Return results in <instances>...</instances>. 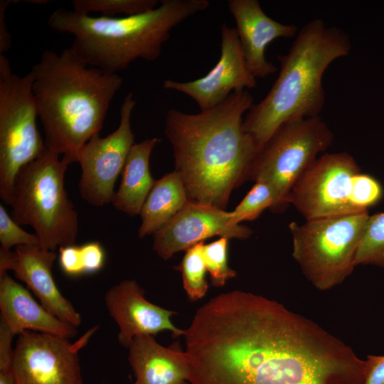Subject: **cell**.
<instances>
[{
	"instance_id": "cell-2",
	"label": "cell",
	"mask_w": 384,
	"mask_h": 384,
	"mask_svg": "<svg viewBox=\"0 0 384 384\" xmlns=\"http://www.w3.org/2000/svg\"><path fill=\"white\" fill-rule=\"evenodd\" d=\"M252 105L243 90L198 114L167 111L164 132L189 201L225 209L232 191L247 180L257 146L243 129L242 115Z\"/></svg>"
},
{
	"instance_id": "cell-25",
	"label": "cell",
	"mask_w": 384,
	"mask_h": 384,
	"mask_svg": "<svg viewBox=\"0 0 384 384\" xmlns=\"http://www.w3.org/2000/svg\"><path fill=\"white\" fill-rule=\"evenodd\" d=\"M356 265L384 267V212L369 215L358 247Z\"/></svg>"
},
{
	"instance_id": "cell-26",
	"label": "cell",
	"mask_w": 384,
	"mask_h": 384,
	"mask_svg": "<svg viewBox=\"0 0 384 384\" xmlns=\"http://www.w3.org/2000/svg\"><path fill=\"white\" fill-rule=\"evenodd\" d=\"M274 202L272 188L264 181H255L242 201L230 212L231 221L234 225H239L244 220H252L265 209L272 210Z\"/></svg>"
},
{
	"instance_id": "cell-14",
	"label": "cell",
	"mask_w": 384,
	"mask_h": 384,
	"mask_svg": "<svg viewBox=\"0 0 384 384\" xmlns=\"http://www.w3.org/2000/svg\"><path fill=\"white\" fill-rule=\"evenodd\" d=\"M251 234L249 228L233 224L230 212L188 201L169 223L154 234L153 250L161 258L168 260L176 252L215 235L245 239Z\"/></svg>"
},
{
	"instance_id": "cell-17",
	"label": "cell",
	"mask_w": 384,
	"mask_h": 384,
	"mask_svg": "<svg viewBox=\"0 0 384 384\" xmlns=\"http://www.w3.org/2000/svg\"><path fill=\"white\" fill-rule=\"evenodd\" d=\"M11 267L17 279L24 282L41 304L60 320L78 326L82 318L73 304L60 293L52 274L57 257L54 251L39 245H19Z\"/></svg>"
},
{
	"instance_id": "cell-4",
	"label": "cell",
	"mask_w": 384,
	"mask_h": 384,
	"mask_svg": "<svg viewBox=\"0 0 384 384\" xmlns=\"http://www.w3.org/2000/svg\"><path fill=\"white\" fill-rule=\"evenodd\" d=\"M351 49L349 36L321 18L302 27L289 51L276 56L280 70L271 89L243 119V129L252 137L257 151L283 122L319 116L325 104L323 75Z\"/></svg>"
},
{
	"instance_id": "cell-24",
	"label": "cell",
	"mask_w": 384,
	"mask_h": 384,
	"mask_svg": "<svg viewBox=\"0 0 384 384\" xmlns=\"http://www.w3.org/2000/svg\"><path fill=\"white\" fill-rule=\"evenodd\" d=\"M73 11L83 15L100 13V16L116 18L130 16L155 9L156 0H74Z\"/></svg>"
},
{
	"instance_id": "cell-7",
	"label": "cell",
	"mask_w": 384,
	"mask_h": 384,
	"mask_svg": "<svg viewBox=\"0 0 384 384\" xmlns=\"http://www.w3.org/2000/svg\"><path fill=\"white\" fill-rule=\"evenodd\" d=\"M333 139L332 131L320 116L289 119L257 151L247 180L267 183L275 198L271 210L281 213L289 204L294 185Z\"/></svg>"
},
{
	"instance_id": "cell-27",
	"label": "cell",
	"mask_w": 384,
	"mask_h": 384,
	"mask_svg": "<svg viewBox=\"0 0 384 384\" xmlns=\"http://www.w3.org/2000/svg\"><path fill=\"white\" fill-rule=\"evenodd\" d=\"M229 238L219 239L204 245L203 257L211 283L215 287H223L226 282L236 276V272L228 265V245Z\"/></svg>"
},
{
	"instance_id": "cell-30",
	"label": "cell",
	"mask_w": 384,
	"mask_h": 384,
	"mask_svg": "<svg viewBox=\"0 0 384 384\" xmlns=\"http://www.w3.org/2000/svg\"><path fill=\"white\" fill-rule=\"evenodd\" d=\"M366 361L367 371L363 384H384V356L369 355Z\"/></svg>"
},
{
	"instance_id": "cell-3",
	"label": "cell",
	"mask_w": 384,
	"mask_h": 384,
	"mask_svg": "<svg viewBox=\"0 0 384 384\" xmlns=\"http://www.w3.org/2000/svg\"><path fill=\"white\" fill-rule=\"evenodd\" d=\"M45 144L69 164L102 128L110 104L123 84L118 74L88 66L71 48L45 50L30 71Z\"/></svg>"
},
{
	"instance_id": "cell-13",
	"label": "cell",
	"mask_w": 384,
	"mask_h": 384,
	"mask_svg": "<svg viewBox=\"0 0 384 384\" xmlns=\"http://www.w3.org/2000/svg\"><path fill=\"white\" fill-rule=\"evenodd\" d=\"M220 33V58L205 76L188 82L168 79L163 83L164 89L180 92L191 97L201 111L215 107L234 91L256 87V78L247 66L235 28L223 23Z\"/></svg>"
},
{
	"instance_id": "cell-31",
	"label": "cell",
	"mask_w": 384,
	"mask_h": 384,
	"mask_svg": "<svg viewBox=\"0 0 384 384\" xmlns=\"http://www.w3.org/2000/svg\"><path fill=\"white\" fill-rule=\"evenodd\" d=\"M11 1H0V55H3L11 47V37L5 21V11Z\"/></svg>"
},
{
	"instance_id": "cell-34",
	"label": "cell",
	"mask_w": 384,
	"mask_h": 384,
	"mask_svg": "<svg viewBox=\"0 0 384 384\" xmlns=\"http://www.w3.org/2000/svg\"><path fill=\"white\" fill-rule=\"evenodd\" d=\"M134 384H135V383H134Z\"/></svg>"
},
{
	"instance_id": "cell-22",
	"label": "cell",
	"mask_w": 384,
	"mask_h": 384,
	"mask_svg": "<svg viewBox=\"0 0 384 384\" xmlns=\"http://www.w3.org/2000/svg\"><path fill=\"white\" fill-rule=\"evenodd\" d=\"M59 265L70 277L95 273L105 262V252L99 242H88L78 246L70 245L59 247Z\"/></svg>"
},
{
	"instance_id": "cell-5",
	"label": "cell",
	"mask_w": 384,
	"mask_h": 384,
	"mask_svg": "<svg viewBox=\"0 0 384 384\" xmlns=\"http://www.w3.org/2000/svg\"><path fill=\"white\" fill-rule=\"evenodd\" d=\"M209 6L208 0H163L149 11L116 18L60 8L50 15L48 25L74 37L71 48L88 66L117 74L137 59L156 60L172 29Z\"/></svg>"
},
{
	"instance_id": "cell-18",
	"label": "cell",
	"mask_w": 384,
	"mask_h": 384,
	"mask_svg": "<svg viewBox=\"0 0 384 384\" xmlns=\"http://www.w3.org/2000/svg\"><path fill=\"white\" fill-rule=\"evenodd\" d=\"M0 310L1 321L14 335L32 331L71 338L78 334L77 327L50 313L7 273L0 276Z\"/></svg>"
},
{
	"instance_id": "cell-19",
	"label": "cell",
	"mask_w": 384,
	"mask_h": 384,
	"mask_svg": "<svg viewBox=\"0 0 384 384\" xmlns=\"http://www.w3.org/2000/svg\"><path fill=\"white\" fill-rule=\"evenodd\" d=\"M128 348L135 384H189L186 353L177 343L164 347L153 336L139 335Z\"/></svg>"
},
{
	"instance_id": "cell-11",
	"label": "cell",
	"mask_w": 384,
	"mask_h": 384,
	"mask_svg": "<svg viewBox=\"0 0 384 384\" xmlns=\"http://www.w3.org/2000/svg\"><path fill=\"white\" fill-rule=\"evenodd\" d=\"M97 327L77 341L50 334L25 331L13 349L11 370L16 384H83L78 351Z\"/></svg>"
},
{
	"instance_id": "cell-23",
	"label": "cell",
	"mask_w": 384,
	"mask_h": 384,
	"mask_svg": "<svg viewBox=\"0 0 384 384\" xmlns=\"http://www.w3.org/2000/svg\"><path fill=\"white\" fill-rule=\"evenodd\" d=\"M204 245L203 241L187 249L180 264L175 267L181 272L183 288L191 302L203 297L208 289L203 257Z\"/></svg>"
},
{
	"instance_id": "cell-12",
	"label": "cell",
	"mask_w": 384,
	"mask_h": 384,
	"mask_svg": "<svg viewBox=\"0 0 384 384\" xmlns=\"http://www.w3.org/2000/svg\"><path fill=\"white\" fill-rule=\"evenodd\" d=\"M136 105L134 95L124 97L118 127L105 137L94 135L80 149L79 191L89 204L102 206L111 203L118 176L122 172L129 153L135 144L131 117Z\"/></svg>"
},
{
	"instance_id": "cell-21",
	"label": "cell",
	"mask_w": 384,
	"mask_h": 384,
	"mask_svg": "<svg viewBox=\"0 0 384 384\" xmlns=\"http://www.w3.org/2000/svg\"><path fill=\"white\" fill-rule=\"evenodd\" d=\"M184 182L175 170L156 180L140 211L139 237L144 238L169 223L188 203Z\"/></svg>"
},
{
	"instance_id": "cell-1",
	"label": "cell",
	"mask_w": 384,
	"mask_h": 384,
	"mask_svg": "<svg viewBox=\"0 0 384 384\" xmlns=\"http://www.w3.org/2000/svg\"><path fill=\"white\" fill-rule=\"evenodd\" d=\"M183 336L190 384H363L366 375L343 341L251 292L210 299Z\"/></svg>"
},
{
	"instance_id": "cell-20",
	"label": "cell",
	"mask_w": 384,
	"mask_h": 384,
	"mask_svg": "<svg viewBox=\"0 0 384 384\" xmlns=\"http://www.w3.org/2000/svg\"><path fill=\"white\" fill-rule=\"evenodd\" d=\"M160 142L156 137L135 143L132 147L122 172V179L111 203L129 215L140 213L142 206L156 180L149 171L150 155Z\"/></svg>"
},
{
	"instance_id": "cell-32",
	"label": "cell",
	"mask_w": 384,
	"mask_h": 384,
	"mask_svg": "<svg viewBox=\"0 0 384 384\" xmlns=\"http://www.w3.org/2000/svg\"><path fill=\"white\" fill-rule=\"evenodd\" d=\"M16 251L0 248V276L11 270L16 258Z\"/></svg>"
},
{
	"instance_id": "cell-15",
	"label": "cell",
	"mask_w": 384,
	"mask_h": 384,
	"mask_svg": "<svg viewBox=\"0 0 384 384\" xmlns=\"http://www.w3.org/2000/svg\"><path fill=\"white\" fill-rule=\"evenodd\" d=\"M105 303L119 326L118 341L124 347L139 335L154 336L164 331H171L174 337L184 334V330L171 321L176 313L149 302L136 280L126 279L112 286L105 294Z\"/></svg>"
},
{
	"instance_id": "cell-33",
	"label": "cell",
	"mask_w": 384,
	"mask_h": 384,
	"mask_svg": "<svg viewBox=\"0 0 384 384\" xmlns=\"http://www.w3.org/2000/svg\"><path fill=\"white\" fill-rule=\"evenodd\" d=\"M0 384H16L11 368L0 370Z\"/></svg>"
},
{
	"instance_id": "cell-6",
	"label": "cell",
	"mask_w": 384,
	"mask_h": 384,
	"mask_svg": "<svg viewBox=\"0 0 384 384\" xmlns=\"http://www.w3.org/2000/svg\"><path fill=\"white\" fill-rule=\"evenodd\" d=\"M68 165L47 149L21 169L14 188L11 218L32 227L41 245L50 251L75 245L78 236V213L64 186Z\"/></svg>"
},
{
	"instance_id": "cell-28",
	"label": "cell",
	"mask_w": 384,
	"mask_h": 384,
	"mask_svg": "<svg viewBox=\"0 0 384 384\" xmlns=\"http://www.w3.org/2000/svg\"><path fill=\"white\" fill-rule=\"evenodd\" d=\"M0 243L1 247L8 250L14 246L41 245L38 237L23 230L8 214L2 204H0Z\"/></svg>"
},
{
	"instance_id": "cell-16",
	"label": "cell",
	"mask_w": 384,
	"mask_h": 384,
	"mask_svg": "<svg viewBox=\"0 0 384 384\" xmlns=\"http://www.w3.org/2000/svg\"><path fill=\"white\" fill-rule=\"evenodd\" d=\"M240 47L247 66L255 78H264L274 73L277 68L267 61L265 50L274 40L294 38L298 33L294 24H282L269 17L257 0H229Z\"/></svg>"
},
{
	"instance_id": "cell-9",
	"label": "cell",
	"mask_w": 384,
	"mask_h": 384,
	"mask_svg": "<svg viewBox=\"0 0 384 384\" xmlns=\"http://www.w3.org/2000/svg\"><path fill=\"white\" fill-rule=\"evenodd\" d=\"M38 117L29 72H11L7 58L0 60V197L11 206L21 169L46 149L36 125Z\"/></svg>"
},
{
	"instance_id": "cell-8",
	"label": "cell",
	"mask_w": 384,
	"mask_h": 384,
	"mask_svg": "<svg viewBox=\"0 0 384 384\" xmlns=\"http://www.w3.org/2000/svg\"><path fill=\"white\" fill-rule=\"evenodd\" d=\"M368 217V211H365L289 225L292 256L316 289L329 290L353 272Z\"/></svg>"
},
{
	"instance_id": "cell-29",
	"label": "cell",
	"mask_w": 384,
	"mask_h": 384,
	"mask_svg": "<svg viewBox=\"0 0 384 384\" xmlns=\"http://www.w3.org/2000/svg\"><path fill=\"white\" fill-rule=\"evenodd\" d=\"M381 184L372 176L360 172L355 178L353 188V203L358 212L368 211L382 198Z\"/></svg>"
},
{
	"instance_id": "cell-10",
	"label": "cell",
	"mask_w": 384,
	"mask_h": 384,
	"mask_svg": "<svg viewBox=\"0 0 384 384\" xmlns=\"http://www.w3.org/2000/svg\"><path fill=\"white\" fill-rule=\"evenodd\" d=\"M360 172L348 153L324 154L294 185L289 204L306 220L361 213L353 203L354 181Z\"/></svg>"
}]
</instances>
